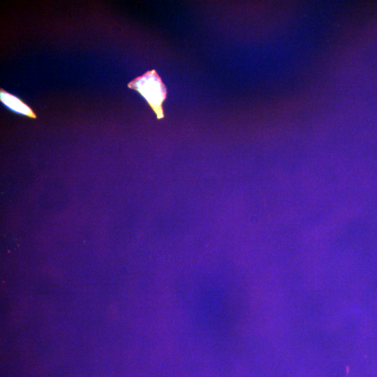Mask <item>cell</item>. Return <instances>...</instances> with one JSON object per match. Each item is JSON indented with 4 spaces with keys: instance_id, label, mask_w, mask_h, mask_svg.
<instances>
[{
    "instance_id": "obj_1",
    "label": "cell",
    "mask_w": 377,
    "mask_h": 377,
    "mask_svg": "<svg viewBox=\"0 0 377 377\" xmlns=\"http://www.w3.org/2000/svg\"><path fill=\"white\" fill-rule=\"evenodd\" d=\"M128 87L137 91L143 96L156 114L157 119L164 117L162 104L166 98L167 90L154 69L147 71L128 82Z\"/></svg>"
},
{
    "instance_id": "obj_2",
    "label": "cell",
    "mask_w": 377,
    "mask_h": 377,
    "mask_svg": "<svg viewBox=\"0 0 377 377\" xmlns=\"http://www.w3.org/2000/svg\"><path fill=\"white\" fill-rule=\"evenodd\" d=\"M0 101L10 110L30 117L36 119L37 116L33 110L20 98L10 94L3 89H0Z\"/></svg>"
}]
</instances>
